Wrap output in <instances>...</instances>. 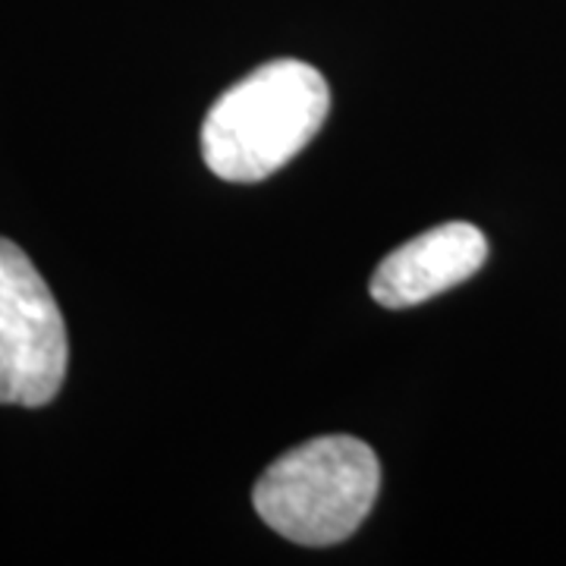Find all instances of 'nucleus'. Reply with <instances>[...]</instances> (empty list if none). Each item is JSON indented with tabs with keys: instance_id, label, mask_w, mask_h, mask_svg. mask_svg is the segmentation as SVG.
<instances>
[{
	"instance_id": "f257e3e1",
	"label": "nucleus",
	"mask_w": 566,
	"mask_h": 566,
	"mask_svg": "<svg viewBox=\"0 0 566 566\" xmlns=\"http://www.w3.org/2000/svg\"><path fill=\"white\" fill-rule=\"evenodd\" d=\"M331 111V88L305 61H271L227 88L202 123V155L214 177L259 182L290 164Z\"/></svg>"
},
{
	"instance_id": "f03ea898",
	"label": "nucleus",
	"mask_w": 566,
	"mask_h": 566,
	"mask_svg": "<svg viewBox=\"0 0 566 566\" xmlns=\"http://www.w3.org/2000/svg\"><path fill=\"white\" fill-rule=\"evenodd\" d=\"M381 491L375 450L349 434H327L283 453L252 491L255 510L277 535L308 547L346 542Z\"/></svg>"
},
{
	"instance_id": "7ed1b4c3",
	"label": "nucleus",
	"mask_w": 566,
	"mask_h": 566,
	"mask_svg": "<svg viewBox=\"0 0 566 566\" xmlns=\"http://www.w3.org/2000/svg\"><path fill=\"white\" fill-rule=\"evenodd\" d=\"M66 359V324L54 293L20 245L0 237V403H51Z\"/></svg>"
},
{
	"instance_id": "20e7f679",
	"label": "nucleus",
	"mask_w": 566,
	"mask_h": 566,
	"mask_svg": "<svg viewBox=\"0 0 566 566\" xmlns=\"http://www.w3.org/2000/svg\"><path fill=\"white\" fill-rule=\"evenodd\" d=\"M485 262V233L475 223L450 221L394 249L371 274L368 290L385 308H409L465 283Z\"/></svg>"
}]
</instances>
